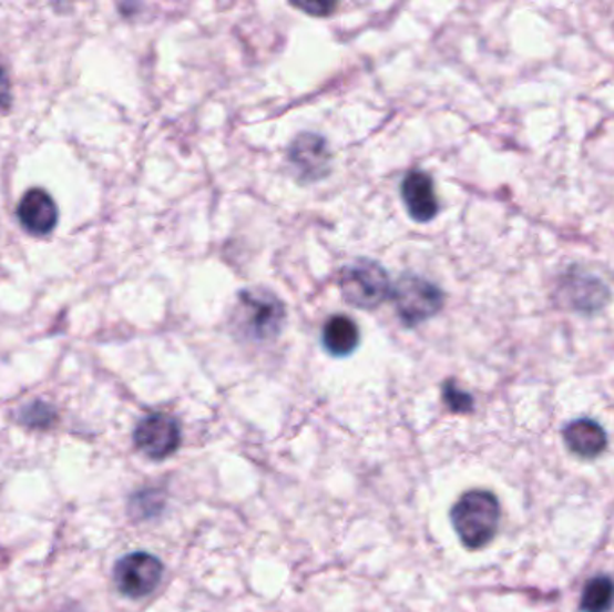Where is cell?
Segmentation results:
<instances>
[{"instance_id": "obj_1", "label": "cell", "mask_w": 614, "mask_h": 612, "mask_svg": "<svg viewBox=\"0 0 614 612\" xmlns=\"http://www.w3.org/2000/svg\"><path fill=\"white\" fill-rule=\"evenodd\" d=\"M449 518L463 547L482 550L497 538L501 519L500 501L489 490H469L453 504Z\"/></svg>"}, {"instance_id": "obj_2", "label": "cell", "mask_w": 614, "mask_h": 612, "mask_svg": "<svg viewBox=\"0 0 614 612\" xmlns=\"http://www.w3.org/2000/svg\"><path fill=\"white\" fill-rule=\"evenodd\" d=\"M284 320L286 307L274 293L266 289H245L239 293L231 316L232 329L236 330V335L257 344L277 338Z\"/></svg>"}, {"instance_id": "obj_3", "label": "cell", "mask_w": 614, "mask_h": 612, "mask_svg": "<svg viewBox=\"0 0 614 612\" xmlns=\"http://www.w3.org/2000/svg\"><path fill=\"white\" fill-rule=\"evenodd\" d=\"M338 284L344 298L358 309H376L392 293L383 266L370 259H358L344 266Z\"/></svg>"}, {"instance_id": "obj_4", "label": "cell", "mask_w": 614, "mask_h": 612, "mask_svg": "<svg viewBox=\"0 0 614 612\" xmlns=\"http://www.w3.org/2000/svg\"><path fill=\"white\" fill-rule=\"evenodd\" d=\"M392 300L402 324L416 327L430 320L444 307V293L428 278L407 274L392 286Z\"/></svg>"}, {"instance_id": "obj_5", "label": "cell", "mask_w": 614, "mask_h": 612, "mask_svg": "<svg viewBox=\"0 0 614 612\" xmlns=\"http://www.w3.org/2000/svg\"><path fill=\"white\" fill-rule=\"evenodd\" d=\"M164 564L146 551H135L123 557L114 568V582L119 593L137 600L150 596L161 584Z\"/></svg>"}, {"instance_id": "obj_6", "label": "cell", "mask_w": 614, "mask_h": 612, "mask_svg": "<svg viewBox=\"0 0 614 612\" xmlns=\"http://www.w3.org/2000/svg\"><path fill=\"white\" fill-rule=\"evenodd\" d=\"M182 442L178 420L167 414H150L139 420L133 431V443L147 458L161 462L178 451Z\"/></svg>"}, {"instance_id": "obj_7", "label": "cell", "mask_w": 614, "mask_h": 612, "mask_svg": "<svg viewBox=\"0 0 614 612\" xmlns=\"http://www.w3.org/2000/svg\"><path fill=\"white\" fill-rule=\"evenodd\" d=\"M288 161L304 182H317L331 170V153L315 133H303L291 142Z\"/></svg>"}, {"instance_id": "obj_8", "label": "cell", "mask_w": 614, "mask_h": 612, "mask_svg": "<svg viewBox=\"0 0 614 612\" xmlns=\"http://www.w3.org/2000/svg\"><path fill=\"white\" fill-rule=\"evenodd\" d=\"M402 202L407 205L411 220L428 223L439 213L436 185L424 171H411L401 184Z\"/></svg>"}, {"instance_id": "obj_9", "label": "cell", "mask_w": 614, "mask_h": 612, "mask_svg": "<svg viewBox=\"0 0 614 612\" xmlns=\"http://www.w3.org/2000/svg\"><path fill=\"white\" fill-rule=\"evenodd\" d=\"M17 216L29 234L48 236L58 223L57 203L43 188H31L20 200Z\"/></svg>"}, {"instance_id": "obj_10", "label": "cell", "mask_w": 614, "mask_h": 612, "mask_svg": "<svg viewBox=\"0 0 614 612\" xmlns=\"http://www.w3.org/2000/svg\"><path fill=\"white\" fill-rule=\"evenodd\" d=\"M561 289L573 309L581 313L601 312L611 300L610 289L601 278L590 274H576L573 269L564 275Z\"/></svg>"}, {"instance_id": "obj_11", "label": "cell", "mask_w": 614, "mask_h": 612, "mask_svg": "<svg viewBox=\"0 0 614 612\" xmlns=\"http://www.w3.org/2000/svg\"><path fill=\"white\" fill-rule=\"evenodd\" d=\"M564 442L567 449L579 458L601 457L602 452L607 448V435L605 429L598 422L591 419L573 420L564 428Z\"/></svg>"}, {"instance_id": "obj_12", "label": "cell", "mask_w": 614, "mask_h": 612, "mask_svg": "<svg viewBox=\"0 0 614 612\" xmlns=\"http://www.w3.org/2000/svg\"><path fill=\"white\" fill-rule=\"evenodd\" d=\"M321 345L335 358H346L358 349V325L349 316H331L321 330Z\"/></svg>"}, {"instance_id": "obj_13", "label": "cell", "mask_w": 614, "mask_h": 612, "mask_svg": "<svg viewBox=\"0 0 614 612\" xmlns=\"http://www.w3.org/2000/svg\"><path fill=\"white\" fill-rule=\"evenodd\" d=\"M614 605V580L596 575L587 580L582 591V612H610Z\"/></svg>"}, {"instance_id": "obj_14", "label": "cell", "mask_w": 614, "mask_h": 612, "mask_svg": "<svg viewBox=\"0 0 614 612\" xmlns=\"http://www.w3.org/2000/svg\"><path fill=\"white\" fill-rule=\"evenodd\" d=\"M54 419H57V414L45 402H34V405L28 406L20 414V422L29 426V428H49L54 422Z\"/></svg>"}, {"instance_id": "obj_15", "label": "cell", "mask_w": 614, "mask_h": 612, "mask_svg": "<svg viewBox=\"0 0 614 612\" xmlns=\"http://www.w3.org/2000/svg\"><path fill=\"white\" fill-rule=\"evenodd\" d=\"M444 402L448 405L449 410L454 414H469L473 411L474 399L469 396L468 391L460 390L453 381H448L444 385Z\"/></svg>"}, {"instance_id": "obj_16", "label": "cell", "mask_w": 614, "mask_h": 612, "mask_svg": "<svg viewBox=\"0 0 614 612\" xmlns=\"http://www.w3.org/2000/svg\"><path fill=\"white\" fill-rule=\"evenodd\" d=\"M295 8L315 14V17H326L336 10V4L332 2H307V4H295Z\"/></svg>"}, {"instance_id": "obj_17", "label": "cell", "mask_w": 614, "mask_h": 612, "mask_svg": "<svg viewBox=\"0 0 614 612\" xmlns=\"http://www.w3.org/2000/svg\"><path fill=\"white\" fill-rule=\"evenodd\" d=\"M10 81H8L4 69H0V110L8 109V106H10Z\"/></svg>"}]
</instances>
